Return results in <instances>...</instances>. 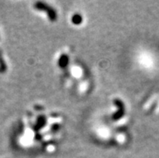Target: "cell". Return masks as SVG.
<instances>
[{"label":"cell","instance_id":"6da1fadb","mask_svg":"<svg viewBox=\"0 0 159 158\" xmlns=\"http://www.w3.org/2000/svg\"><path fill=\"white\" fill-rule=\"evenodd\" d=\"M35 8L37 9V10L40 11H44L47 12V15H48V18L51 21H55L57 19V14L55 11L52 9L51 7L48 6L47 4L44 3L42 2H37L35 4Z\"/></svg>","mask_w":159,"mask_h":158},{"label":"cell","instance_id":"7a4b0ae2","mask_svg":"<svg viewBox=\"0 0 159 158\" xmlns=\"http://www.w3.org/2000/svg\"><path fill=\"white\" fill-rule=\"evenodd\" d=\"M114 103L118 107V111L112 115L111 118L114 120H120V119L123 117L124 114H125V106H124L123 102L120 100V99H115L114 100Z\"/></svg>","mask_w":159,"mask_h":158},{"label":"cell","instance_id":"3957f363","mask_svg":"<svg viewBox=\"0 0 159 158\" xmlns=\"http://www.w3.org/2000/svg\"><path fill=\"white\" fill-rule=\"evenodd\" d=\"M69 63V58L66 55H61L58 61V64L59 66L61 68H65L66 67V65Z\"/></svg>","mask_w":159,"mask_h":158},{"label":"cell","instance_id":"277c9868","mask_svg":"<svg viewBox=\"0 0 159 158\" xmlns=\"http://www.w3.org/2000/svg\"><path fill=\"white\" fill-rule=\"evenodd\" d=\"M83 21V18H82V16L79 14H76L75 16H73L72 18V22L74 23L75 24H79L82 23Z\"/></svg>","mask_w":159,"mask_h":158},{"label":"cell","instance_id":"5b68a950","mask_svg":"<svg viewBox=\"0 0 159 158\" xmlns=\"http://www.w3.org/2000/svg\"><path fill=\"white\" fill-rule=\"evenodd\" d=\"M6 70V64L4 63L2 58L0 56V72H3Z\"/></svg>","mask_w":159,"mask_h":158},{"label":"cell","instance_id":"8992f818","mask_svg":"<svg viewBox=\"0 0 159 158\" xmlns=\"http://www.w3.org/2000/svg\"><path fill=\"white\" fill-rule=\"evenodd\" d=\"M39 120H40V122H39V124H37V125H36V128H40L41 126L44 125V122H45V120H44V119L43 118V117H40V118L39 119Z\"/></svg>","mask_w":159,"mask_h":158}]
</instances>
